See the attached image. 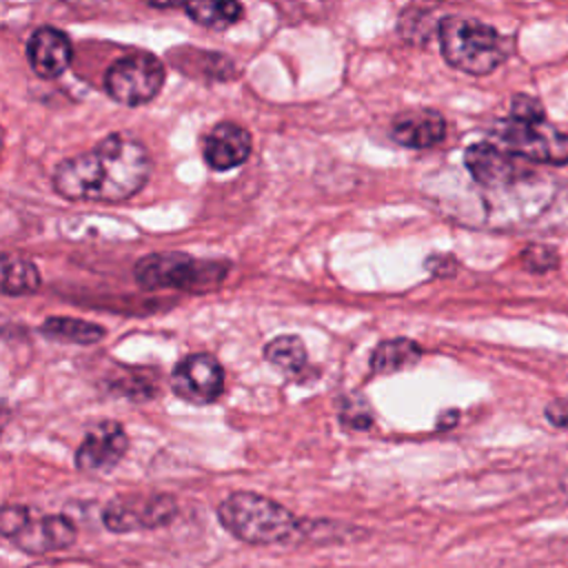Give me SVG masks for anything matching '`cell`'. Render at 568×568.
<instances>
[{"label": "cell", "mask_w": 568, "mask_h": 568, "mask_svg": "<svg viewBox=\"0 0 568 568\" xmlns=\"http://www.w3.org/2000/svg\"><path fill=\"white\" fill-rule=\"evenodd\" d=\"M151 155L124 133L100 140L93 149L62 160L53 171L58 195L75 202H124L149 180Z\"/></svg>", "instance_id": "obj_1"}, {"label": "cell", "mask_w": 568, "mask_h": 568, "mask_svg": "<svg viewBox=\"0 0 568 568\" xmlns=\"http://www.w3.org/2000/svg\"><path fill=\"white\" fill-rule=\"evenodd\" d=\"M217 517L231 535L248 544H284L302 535V524L291 510L257 493H231Z\"/></svg>", "instance_id": "obj_2"}, {"label": "cell", "mask_w": 568, "mask_h": 568, "mask_svg": "<svg viewBox=\"0 0 568 568\" xmlns=\"http://www.w3.org/2000/svg\"><path fill=\"white\" fill-rule=\"evenodd\" d=\"M439 47L450 67L473 75L490 73L508 55L497 29L462 16H448L439 22Z\"/></svg>", "instance_id": "obj_3"}, {"label": "cell", "mask_w": 568, "mask_h": 568, "mask_svg": "<svg viewBox=\"0 0 568 568\" xmlns=\"http://www.w3.org/2000/svg\"><path fill=\"white\" fill-rule=\"evenodd\" d=\"M229 271L224 262L197 260L186 253H151L135 262V282L144 288H182L206 291L217 286Z\"/></svg>", "instance_id": "obj_4"}, {"label": "cell", "mask_w": 568, "mask_h": 568, "mask_svg": "<svg viewBox=\"0 0 568 568\" xmlns=\"http://www.w3.org/2000/svg\"><path fill=\"white\" fill-rule=\"evenodd\" d=\"M164 75V64L153 53H129L106 69L104 91L124 106H140L160 93Z\"/></svg>", "instance_id": "obj_5"}, {"label": "cell", "mask_w": 568, "mask_h": 568, "mask_svg": "<svg viewBox=\"0 0 568 568\" xmlns=\"http://www.w3.org/2000/svg\"><path fill=\"white\" fill-rule=\"evenodd\" d=\"M499 146L515 153L526 162H544V164H566L568 162V133L539 122H517L513 118L499 120L493 126Z\"/></svg>", "instance_id": "obj_6"}, {"label": "cell", "mask_w": 568, "mask_h": 568, "mask_svg": "<svg viewBox=\"0 0 568 568\" xmlns=\"http://www.w3.org/2000/svg\"><path fill=\"white\" fill-rule=\"evenodd\" d=\"M464 164L475 182L488 189L515 186L539 178L526 160L493 142L470 144L464 153Z\"/></svg>", "instance_id": "obj_7"}, {"label": "cell", "mask_w": 568, "mask_h": 568, "mask_svg": "<svg viewBox=\"0 0 568 568\" xmlns=\"http://www.w3.org/2000/svg\"><path fill=\"white\" fill-rule=\"evenodd\" d=\"M178 513L171 495H126L106 504L102 521L113 532L158 528L169 524Z\"/></svg>", "instance_id": "obj_8"}, {"label": "cell", "mask_w": 568, "mask_h": 568, "mask_svg": "<svg viewBox=\"0 0 568 568\" xmlns=\"http://www.w3.org/2000/svg\"><path fill=\"white\" fill-rule=\"evenodd\" d=\"M224 368L209 353L180 359L171 373V390L191 404H211L222 395Z\"/></svg>", "instance_id": "obj_9"}, {"label": "cell", "mask_w": 568, "mask_h": 568, "mask_svg": "<svg viewBox=\"0 0 568 568\" xmlns=\"http://www.w3.org/2000/svg\"><path fill=\"white\" fill-rule=\"evenodd\" d=\"M129 448V437L118 422L95 424L75 453V466L87 473H102L118 466Z\"/></svg>", "instance_id": "obj_10"}, {"label": "cell", "mask_w": 568, "mask_h": 568, "mask_svg": "<svg viewBox=\"0 0 568 568\" xmlns=\"http://www.w3.org/2000/svg\"><path fill=\"white\" fill-rule=\"evenodd\" d=\"M73 49L64 31L55 27H40L27 42V62L38 78L53 80L71 64Z\"/></svg>", "instance_id": "obj_11"}, {"label": "cell", "mask_w": 568, "mask_h": 568, "mask_svg": "<svg viewBox=\"0 0 568 568\" xmlns=\"http://www.w3.org/2000/svg\"><path fill=\"white\" fill-rule=\"evenodd\" d=\"M202 155L215 171L235 169L251 155V133L235 122H220L206 133Z\"/></svg>", "instance_id": "obj_12"}, {"label": "cell", "mask_w": 568, "mask_h": 568, "mask_svg": "<svg viewBox=\"0 0 568 568\" xmlns=\"http://www.w3.org/2000/svg\"><path fill=\"white\" fill-rule=\"evenodd\" d=\"M446 120L433 109H408L390 122V138L399 146L428 149L444 140Z\"/></svg>", "instance_id": "obj_13"}, {"label": "cell", "mask_w": 568, "mask_h": 568, "mask_svg": "<svg viewBox=\"0 0 568 568\" xmlns=\"http://www.w3.org/2000/svg\"><path fill=\"white\" fill-rule=\"evenodd\" d=\"M73 539H75V526L64 515H44V517L31 515L27 526L13 537L16 546L33 555L62 550L71 546Z\"/></svg>", "instance_id": "obj_14"}, {"label": "cell", "mask_w": 568, "mask_h": 568, "mask_svg": "<svg viewBox=\"0 0 568 568\" xmlns=\"http://www.w3.org/2000/svg\"><path fill=\"white\" fill-rule=\"evenodd\" d=\"M171 62L175 67L182 69V73L193 75V78H202V80H226L231 78L233 71V62L217 53V51H204V49H191V47H182V49H173L169 53Z\"/></svg>", "instance_id": "obj_15"}, {"label": "cell", "mask_w": 568, "mask_h": 568, "mask_svg": "<svg viewBox=\"0 0 568 568\" xmlns=\"http://www.w3.org/2000/svg\"><path fill=\"white\" fill-rule=\"evenodd\" d=\"M422 359V348L408 337H395L379 342L371 355V368L377 375H390L413 368Z\"/></svg>", "instance_id": "obj_16"}, {"label": "cell", "mask_w": 568, "mask_h": 568, "mask_svg": "<svg viewBox=\"0 0 568 568\" xmlns=\"http://www.w3.org/2000/svg\"><path fill=\"white\" fill-rule=\"evenodd\" d=\"M40 331L51 339L71 344H95L104 337V328L100 324L78 317H47Z\"/></svg>", "instance_id": "obj_17"}, {"label": "cell", "mask_w": 568, "mask_h": 568, "mask_svg": "<svg viewBox=\"0 0 568 568\" xmlns=\"http://www.w3.org/2000/svg\"><path fill=\"white\" fill-rule=\"evenodd\" d=\"M264 359L282 373H300L306 366V346L297 335H280L264 346Z\"/></svg>", "instance_id": "obj_18"}, {"label": "cell", "mask_w": 568, "mask_h": 568, "mask_svg": "<svg viewBox=\"0 0 568 568\" xmlns=\"http://www.w3.org/2000/svg\"><path fill=\"white\" fill-rule=\"evenodd\" d=\"M40 288V273L33 262L24 257H2V293L29 295Z\"/></svg>", "instance_id": "obj_19"}, {"label": "cell", "mask_w": 568, "mask_h": 568, "mask_svg": "<svg viewBox=\"0 0 568 568\" xmlns=\"http://www.w3.org/2000/svg\"><path fill=\"white\" fill-rule=\"evenodd\" d=\"M184 11L191 20L209 29H226L242 18V4L233 0H213V2H189Z\"/></svg>", "instance_id": "obj_20"}, {"label": "cell", "mask_w": 568, "mask_h": 568, "mask_svg": "<svg viewBox=\"0 0 568 568\" xmlns=\"http://www.w3.org/2000/svg\"><path fill=\"white\" fill-rule=\"evenodd\" d=\"M397 29H399L404 40L422 44V42H426L433 36L435 27H433V18H430L428 11L417 9V7H408V9L402 11Z\"/></svg>", "instance_id": "obj_21"}, {"label": "cell", "mask_w": 568, "mask_h": 568, "mask_svg": "<svg viewBox=\"0 0 568 568\" xmlns=\"http://www.w3.org/2000/svg\"><path fill=\"white\" fill-rule=\"evenodd\" d=\"M373 410L366 404L364 397L359 395H351L346 399H342L339 404V422L346 428H355V430H368L373 426Z\"/></svg>", "instance_id": "obj_22"}, {"label": "cell", "mask_w": 568, "mask_h": 568, "mask_svg": "<svg viewBox=\"0 0 568 568\" xmlns=\"http://www.w3.org/2000/svg\"><path fill=\"white\" fill-rule=\"evenodd\" d=\"M521 264H524L526 271L546 273V271H552V268L559 264V255H557L550 246L532 244V246L524 248V253H521Z\"/></svg>", "instance_id": "obj_23"}, {"label": "cell", "mask_w": 568, "mask_h": 568, "mask_svg": "<svg viewBox=\"0 0 568 568\" xmlns=\"http://www.w3.org/2000/svg\"><path fill=\"white\" fill-rule=\"evenodd\" d=\"M510 118L517 120V122L539 124V122H544V106H541L539 100L519 93L510 102Z\"/></svg>", "instance_id": "obj_24"}, {"label": "cell", "mask_w": 568, "mask_h": 568, "mask_svg": "<svg viewBox=\"0 0 568 568\" xmlns=\"http://www.w3.org/2000/svg\"><path fill=\"white\" fill-rule=\"evenodd\" d=\"M31 519V510L24 506H4L0 515V530L4 537L13 539Z\"/></svg>", "instance_id": "obj_25"}, {"label": "cell", "mask_w": 568, "mask_h": 568, "mask_svg": "<svg viewBox=\"0 0 568 568\" xmlns=\"http://www.w3.org/2000/svg\"><path fill=\"white\" fill-rule=\"evenodd\" d=\"M546 417L557 428H568V399H555L546 406Z\"/></svg>", "instance_id": "obj_26"}, {"label": "cell", "mask_w": 568, "mask_h": 568, "mask_svg": "<svg viewBox=\"0 0 568 568\" xmlns=\"http://www.w3.org/2000/svg\"><path fill=\"white\" fill-rule=\"evenodd\" d=\"M566 493H568V477H566Z\"/></svg>", "instance_id": "obj_27"}]
</instances>
